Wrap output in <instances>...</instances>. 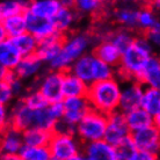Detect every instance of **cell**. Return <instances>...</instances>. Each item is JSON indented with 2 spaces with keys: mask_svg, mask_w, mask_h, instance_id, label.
Returning <instances> with one entry per match:
<instances>
[{
  "mask_svg": "<svg viewBox=\"0 0 160 160\" xmlns=\"http://www.w3.org/2000/svg\"><path fill=\"white\" fill-rule=\"evenodd\" d=\"M154 49L145 35H137L136 40L122 53L120 66L117 68L116 77L124 81H139L146 65L154 55Z\"/></svg>",
  "mask_w": 160,
  "mask_h": 160,
  "instance_id": "obj_1",
  "label": "cell"
},
{
  "mask_svg": "<svg viewBox=\"0 0 160 160\" xmlns=\"http://www.w3.org/2000/svg\"><path fill=\"white\" fill-rule=\"evenodd\" d=\"M99 41L92 34L85 32H70L64 37L63 48L58 56L48 64V70L57 72H68L72 65L84 55L92 52Z\"/></svg>",
  "mask_w": 160,
  "mask_h": 160,
  "instance_id": "obj_2",
  "label": "cell"
},
{
  "mask_svg": "<svg viewBox=\"0 0 160 160\" xmlns=\"http://www.w3.org/2000/svg\"><path fill=\"white\" fill-rule=\"evenodd\" d=\"M122 85L123 82L117 77L91 85L88 88L87 99L92 108L107 116L118 112Z\"/></svg>",
  "mask_w": 160,
  "mask_h": 160,
  "instance_id": "obj_3",
  "label": "cell"
},
{
  "mask_svg": "<svg viewBox=\"0 0 160 160\" xmlns=\"http://www.w3.org/2000/svg\"><path fill=\"white\" fill-rule=\"evenodd\" d=\"M70 71L88 86H91L99 81L115 78L117 70L99 59L92 51L80 57L72 65Z\"/></svg>",
  "mask_w": 160,
  "mask_h": 160,
  "instance_id": "obj_4",
  "label": "cell"
},
{
  "mask_svg": "<svg viewBox=\"0 0 160 160\" xmlns=\"http://www.w3.org/2000/svg\"><path fill=\"white\" fill-rule=\"evenodd\" d=\"M108 116L92 109L76 128V136L82 144L103 140L107 131Z\"/></svg>",
  "mask_w": 160,
  "mask_h": 160,
  "instance_id": "obj_5",
  "label": "cell"
},
{
  "mask_svg": "<svg viewBox=\"0 0 160 160\" xmlns=\"http://www.w3.org/2000/svg\"><path fill=\"white\" fill-rule=\"evenodd\" d=\"M63 80H64L63 72L48 70L41 77H38L36 84L32 88H36L44 96V99L48 101L49 104L62 102L65 99L63 92Z\"/></svg>",
  "mask_w": 160,
  "mask_h": 160,
  "instance_id": "obj_6",
  "label": "cell"
},
{
  "mask_svg": "<svg viewBox=\"0 0 160 160\" xmlns=\"http://www.w3.org/2000/svg\"><path fill=\"white\" fill-rule=\"evenodd\" d=\"M84 144L73 133L53 132L48 148L52 158L58 160H68L82 151Z\"/></svg>",
  "mask_w": 160,
  "mask_h": 160,
  "instance_id": "obj_7",
  "label": "cell"
},
{
  "mask_svg": "<svg viewBox=\"0 0 160 160\" xmlns=\"http://www.w3.org/2000/svg\"><path fill=\"white\" fill-rule=\"evenodd\" d=\"M131 136V131L127 123L125 114L122 112H115L108 116V124L104 140L112 146H117L123 140L128 139Z\"/></svg>",
  "mask_w": 160,
  "mask_h": 160,
  "instance_id": "obj_8",
  "label": "cell"
},
{
  "mask_svg": "<svg viewBox=\"0 0 160 160\" xmlns=\"http://www.w3.org/2000/svg\"><path fill=\"white\" fill-rule=\"evenodd\" d=\"M145 86L139 81H124L121 93L120 112L123 114L142 107Z\"/></svg>",
  "mask_w": 160,
  "mask_h": 160,
  "instance_id": "obj_9",
  "label": "cell"
},
{
  "mask_svg": "<svg viewBox=\"0 0 160 160\" xmlns=\"http://www.w3.org/2000/svg\"><path fill=\"white\" fill-rule=\"evenodd\" d=\"M131 139L138 151L160 154V130L153 124L151 127L132 132Z\"/></svg>",
  "mask_w": 160,
  "mask_h": 160,
  "instance_id": "obj_10",
  "label": "cell"
},
{
  "mask_svg": "<svg viewBox=\"0 0 160 160\" xmlns=\"http://www.w3.org/2000/svg\"><path fill=\"white\" fill-rule=\"evenodd\" d=\"M63 103H64L65 112L62 121L70 124L73 128H77V125L81 122V120L93 109L87 96L68 98L64 99Z\"/></svg>",
  "mask_w": 160,
  "mask_h": 160,
  "instance_id": "obj_11",
  "label": "cell"
},
{
  "mask_svg": "<svg viewBox=\"0 0 160 160\" xmlns=\"http://www.w3.org/2000/svg\"><path fill=\"white\" fill-rule=\"evenodd\" d=\"M9 112H11V123H9L11 127L20 130L21 132L34 128L35 110L27 107L21 99L15 100V102L9 107Z\"/></svg>",
  "mask_w": 160,
  "mask_h": 160,
  "instance_id": "obj_12",
  "label": "cell"
},
{
  "mask_svg": "<svg viewBox=\"0 0 160 160\" xmlns=\"http://www.w3.org/2000/svg\"><path fill=\"white\" fill-rule=\"evenodd\" d=\"M26 20H27V32L32 34L35 38H37L38 42L48 40L58 34V30L52 20L37 18L29 12H26Z\"/></svg>",
  "mask_w": 160,
  "mask_h": 160,
  "instance_id": "obj_13",
  "label": "cell"
},
{
  "mask_svg": "<svg viewBox=\"0 0 160 160\" xmlns=\"http://www.w3.org/2000/svg\"><path fill=\"white\" fill-rule=\"evenodd\" d=\"M81 152L87 160H118L115 146L104 139L85 144Z\"/></svg>",
  "mask_w": 160,
  "mask_h": 160,
  "instance_id": "obj_14",
  "label": "cell"
},
{
  "mask_svg": "<svg viewBox=\"0 0 160 160\" xmlns=\"http://www.w3.org/2000/svg\"><path fill=\"white\" fill-rule=\"evenodd\" d=\"M1 154H20L24 148L23 132L7 127L1 130Z\"/></svg>",
  "mask_w": 160,
  "mask_h": 160,
  "instance_id": "obj_15",
  "label": "cell"
},
{
  "mask_svg": "<svg viewBox=\"0 0 160 160\" xmlns=\"http://www.w3.org/2000/svg\"><path fill=\"white\" fill-rule=\"evenodd\" d=\"M27 32V20L26 13L8 18L0 22V41L6 38L14 40Z\"/></svg>",
  "mask_w": 160,
  "mask_h": 160,
  "instance_id": "obj_16",
  "label": "cell"
},
{
  "mask_svg": "<svg viewBox=\"0 0 160 160\" xmlns=\"http://www.w3.org/2000/svg\"><path fill=\"white\" fill-rule=\"evenodd\" d=\"M93 53L99 59L104 62L106 64L110 65V66H112V68H115L117 70V68L120 66L123 52L121 51L120 49L117 48L109 38H104V40H101L94 47Z\"/></svg>",
  "mask_w": 160,
  "mask_h": 160,
  "instance_id": "obj_17",
  "label": "cell"
},
{
  "mask_svg": "<svg viewBox=\"0 0 160 160\" xmlns=\"http://www.w3.org/2000/svg\"><path fill=\"white\" fill-rule=\"evenodd\" d=\"M44 65L45 64L43 63V60L37 55H30V56L22 57L14 72L20 79L27 81V80L35 79L37 76H42L41 73L43 71Z\"/></svg>",
  "mask_w": 160,
  "mask_h": 160,
  "instance_id": "obj_18",
  "label": "cell"
},
{
  "mask_svg": "<svg viewBox=\"0 0 160 160\" xmlns=\"http://www.w3.org/2000/svg\"><path fill=\"white\" fill-rule=\"evenodd\" d=\"M139 9L140 7H138L136 5L127 4V2L123 5H118L112 11V19L122 28L135 30V29H137Z\"/></svg>",
  "mask_w": 160,
  "mask_h": 160,
  "instance_id": "obj_19",
  "label": "cell"
},
{
  "mask_svg": "<svg viewBox=\"0 0 160 160\" xmlns=\"http://www.w3.org/2000/svg\"><path fill=\"white\" fill-rule=\"evenodd\" d=\"M65 36L66 35H63V34L58 32L55 36L40 42L36 55L43 60V63L45 65L50 64L52 60L60 53L62 48H63V41H64Z\"/></svg>",
  "mask_w": 160,
  "mask_h": 160,
  "instance_id": "obj_20",
  "label": "cell"
},
{
  "mask_svg": "<svg viewBox=\"0 0 160 160\" xmlns=\"http://www.w3.org/2000/svg\"><path fill=\"white\" fill-rule=\"evenodd\" d=\"M22 59V55L16 48L13 40L0 41V68L7 71H14Z\"/></svg>",
  "mask_w": 160,
  "mask_h": 160,
  "instance_id": "obj_21",
  "label": "cell"
},
{
  "mask_svg": "<svg viewBox=\"0 0 160 160\" xmlns=\"http://www.w3.org/2000/svg\"><path fill=\"white\" fill-rule=\"evenodd\" d=\"M62 6V0H34L30 1L27 12L37 18L53 20Z\"/></svg>",
  "mask_w": 160,
  "mask_h": 160,
  "instance_id": "obj_22",
  "label": "cell"
},
{
  "mask_svg": "<svg viewBox=\"0 0 160 160\" xmlns=\"http://www.w3.org/2000/svg\"><path fill=\"white\" fill-rule=\"evenodd\" d=\"M79 16V13L76 11L74 6H64L63 5L52 21L56 26L58 32L63 34V35H68L78 21Z\"/></svg>",
  "mask_w": 160,
  "mask_h": 160,
  "instance_id": "obj_23",
  "label": "cell"
},
{
  "mask_svg": "<svg viewBox=\"0 0 160 160\" xmlns=\"http://www.w3.org/2000/svg\"><path fill=\"white\" fill-rule=\"evenodd\" d=\"M88 86L81 79L74 76L71 71L64 72V80H63V92L64 98H82L87 96Z\"/></svg>",
  "mask_w": 160,
  "mask_h": 160,
  "instance_id": "obj_24",
  "label": "cell"
},
{
  "mask_svg": "<svg viewBox=\"0 0 160 160\" xmlns=\"http://www.w3.org/2000/svg\"><path fill=\"white\" fill-rule=\"evenodd\" d=\"M139 82L146 87L160 89V53L156 52L146 65Z\"/></svg>",
  "mask_w": 160,
  "mask_h": 160,
  "instance_id": "obj_25",
  "label": "cell"
},
{
  "mask_svg": "<svg viewBox=\"0 0 160 160\" xmlns=\"http://www.w3.org/2000/svg\"><path fill=\"white\" fill-rule=\"evenodd\" d=\"M125 118H127V123H128L129 128H130L131 133L132 132L139 131L142 129L148 128V127H151V125L154 124V117L151 116L142 107L127 112L125 114Z\"/></svg>",
  "mask_w": 160,
  "mask_h": 160,
  "instance_id": "obj_26",
  "label": "cell"
},
{
  "mask_svg": "<svg viewBox=\"0 0 160 160\" xmlns=\"http://www.w3.org/2000/svg\"><path fill=\"white\" fill-rule=\"evenodd\" d=\"M160 23L159 14L153 9L150 5L142 6L138 13L137 21V30L143 32V35L150 32Z\"/></svg>",
  "mask_w": 160,
  "mask_h": 160,
  "instance_id": "obj_27",
  "label": "cell"
},
{
  "mask_svg": "<svg viewBox=\"0 0 160 160\" xmlns=\"http://www.w3.org/2000/svg\"><path fill=\"white\" fill-rule=\"evenodd\" d=\"M30 1L24 0H2L0 4V20L24 14L28 11Z\"/></svg>",
  "mask_w": 160,
  "mask_h": 160,
  "instance_id": "obj_28",
  "label": "cell"
},
{
  "mask_svg": "<svg viewBox=\"0 0 160 160\" xmlns=\"http://www.w3.org/2000/svg\"><path fill=\"white\" fill-rule=\"evenodd\" d=\"M53 132L43 129L32 128L23 131V142L26 146H48Z\"/></svg>",
  "mask_w": 160,
  "mask_h": 160,
  "instance_id": "obj_29",
  "label": "cell"
},
{
  "mask_svg": "<svg viewBox=\"0 0 160 160\" xmlns=\"http://www.w3.org/2000/svg\"><path fill=\"white\" fill-rule=\"evenodd\" d=\"M142 108L152 117H156L160 114V89L145 86L143 100H142Z\"/></svg>",
  "mask_w": 160,
  "mask_h": 160,
  "instance_id": "obj_30",
  "label": "cell"
},
{
  "mask_svg": "<svg viewBox=\"0 0 160 160\" xmlns=\"http://www.w3.org/2000/svg\"><path fill=\"white\" fill-rule=\"evenodd\" d=\"M136 37L137 35L135 34L133 30L118 27L117 29L109 32L107 38H109L117 48L120 49L121 51L123 52L133 43V41L136 40Z\"/></svg>",
  "mask_w": 160,
  "mask_h": 160,
  "instance_id": "obj_31",
  "label": "cell"
},
{
  "mask_svg": "<svg viewBox=\"0 0 160 160\" xmlns=\"http://www.w3.org/2000/svg\"><path fill=\"white\" fill-rule=\"evenodd\" d=\"M13 42L16 45V48L19 49V51L21 52L22 57L36 55L37 49H38V44H40L37 38H35L29 32H26L23 35L14 38Z\"/></svg>",
  "mask_w": 160,
  "mask_h": 160,
  "instance_id": "obj_32",
  "label": "cell"
},
{
  "mask_svg": "<svg viewBox=\"0 0 160 160\" xmlns=\"http://www.w3.org/2000/svg\"><path fill=\"white\" fill-rule=\"evenodd\" d=\"M21 100L23 101L24 104L27 107H29L32 110L44 109L49 106L48 101L44 99V96L37 91L36 88H30V89H28L27 93L21 98Z\"/></svg>",
  "mask_w": 160,
  "mask_h": 160,
  "instance_id": "obj_33",
  "label": "cell"
},
{
  "mask_svg": "<svg viewBox=\"0 0 160 160\" xmlns=\"http://www.w3.org/2000/svg\"><path fill=\"white\" fill-rule=\"evenodd\" d=\"M20 156L24 160H51L52 156L48 146H26Z\"/></svg>",
  "mask_w": 160,
  "mask_h": 160,
  "instance_id": "obj_34",
  "label": "cell"
},
{
  "mask_svg": "<svg viewBox=\"0 0 160 160\" xmlns=\"http://www.w3.org/2000/svg\"><path fill=\"white\" fill-rule=\"evenodd\" d=\"M74 8L79 13V15H92L102 11L103 2L100 0H76Z\"/></svg>",
  "mask_w": 160,
  "mask_h": 160,
  "instance_id": "obj_35",
  "label": "cell"
},
{
  "mask_svg": "<svg viewBox=\"0 0 160 160\" xmlns=\"http://www.w3.org/2000/svg\"><path fill=\"white\" fill-rule=\"evenodd\" d=\"M115 148H116L118 160H130L131 157L138 151L136 146H135V144H133V142H132L131 137L123 140L121 144L115 146Z\"/></svg>",
  "mask_w": 160,
  "mask_h": 160,
  "instance_id": "obj_36",
  "label": "cell"
},
{
  "mask_svg": "<svg viewBox=\"0 0 160 160\" xmlns=\"http://www.w3.org/2000/svg\"><path fill=\"white\" fill-rule=\"evenodd\" d=\"M15 100L18 99L15 98L11 85L6 81H0V104L11 107L15 102Z\"/></svg>",
  "mask_w": 160,
  "mask_h": 160,
  "instance_id": "obj_37",
  "label": "cell"
},
{
  "mask_svg": "<svg viewBox=\"0 0 160 160\" xmlns=\"http://www.w3.org/2000/svg\"><path fill=\"white\" fill-rule=\"evenodd\" d=\"M145 36L148 40V42L151 43L153 49L157 50L158 53H160V23L153 30H151L148 34H145Z\"/></svg>",
  "mask_w": 160,
  "mask_h": 160,
  "instance_id": "obj_38",
  "label": "cell"
},
{
  "mask_svg": "<svg viewBox=\"0 0 160 160\" xmlns=\"http://www.w3.org/2000/svg\"><path fill=\"white\" fill-rule=\"evenodd\" d=\"M49 110L51 112V115L55 118H56L58 122L60 120H63L64 117V112H65V108H64V103L63 101L62 102H56V103H51L48 106Z\"/></svg>",
  "mask_w": 160,
  "mask_h": 160,
  "instance_id": "obj_39",
  "label": "cell"
},
{
  "mask_svg": "<svg viewBox=\"0 0 160 160\" xmlns=\"http://www.w3.org/2000/svg\"><path fill=\"white\" fill-rule=\"evenodd\" d=\"M9 123H11V112H9V107L0 104V125H1V130L9 127Z\"/></svg>",
  "mask_w": 160,
  "mask_h": 160,
  "instance_id": "obj_40",
  "label": "cell"
},
{
  "mask_svg": "<svg viewBox=\"0 0 160 160\" xmlns=\"http://www.w3.org/2000/svg\"><path fill=\"white\" fill-rule=\"evenodd\" d=\"M130 160H159V156L144 151H137Z\"/></svg>",
  "mask_w": 160,
  "mask_h": 160,
  "instance_id": "obj_41",
  "label": "cell"
},
{
  "mask_svg": "<svg viewBox=\"0 0 160 160\" xmlns=\"http://www.w3.org/2000/svg\"><path fill=\"white\" fill-rule=\"evenodd\" d=\"M0 160H24L20 154H1Z\"/></svg>",
  "mask_w": 160,
  "mask_h": 160,
  "instance_id": "obj_42",
  "label": "cell"
},
{
  "mask_svg": "<svg viewBox=\"0 0 160 160\" xmlns=\"http://www.w3.org/2000/svg\"><path fill=\"white\" fill-rule=\"evenodd\" d=\"M150 6L156 11L158 14H160V0H156V1H152L151 4H150Z\"/></svg>",
  "mask_w": 160,
  "mask_h": 160,
  "instance_id": "obj_43",
  "label": "cell"
},
{
  "mask_svg": "<svg viewBox=\"0 0 160 160\" xmlns=\"http://www.w3.org/2000/svg\"><path fill=\"white\" fill-rule=\"evenodd\" d=\"M68 160H87V159H86V157L84 156V153L80 152V153H78V154H76V156H73L72 158H70Z\"/></svg>",
  "mask_w": 160,
  "mask_h": 160,
  "instance_id": "obj_44",
  "label": "cell"
},
{
  "mask_svg": "<svg viewBox=\"0 0 160 160\" xmlns=\"http://www.w3.org/2000/svg\"><path fill=\"white\" fill-rule=\"evenodd\" d=\"M154 125H156L157 128L160 130V114H159V115H157V116L154 117Z\"/></svg>",
  "mask_w": 160,
  "mask_h": 160,
  "instance_id": "obj_45",
  "label": "cell"
},
{
  "mask_svg": "<svg viewBox=\"0 0 160 160\" xmlns=\"http://www.w3.org/2000/svg\"><path fill=\"white\" fill-rule=\"evenodd\" d=\"M51 160H58V159H55V158H52V159Z\"/></svg>",
  "mask_w": 160,
  "mask_h": 160,
  "instance_id": "obj_46",
  "label": "cell"
},
{
  "mask_svg": "<svg viewBox=\"0 0 160 160\" xmlns=\"http://www.w3.org/2000/svg\"><path fill=\"white\" fill-rule=\"evenodd\" d=\"M159 160H160V154H159Z\"/></svg>",
  "mask_w": 160,
  "mask_h": 160,
  "instance_id": "obj_47",
  "label": "cell"
}]
</instances>
